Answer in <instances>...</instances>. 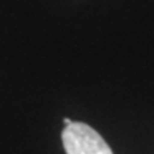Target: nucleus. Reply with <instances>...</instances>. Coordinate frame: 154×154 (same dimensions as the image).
Wrapping results in <instances>:
<instances>
[{
	"instance_id": "obj_1",
	"label": "nucleus",
	"mask_w": 154,
	"mask_h": 154,
	"mask_svg": "<svg viewBox=\"0 0 154 154\" xmlns=\"http://www.w3.org/2000/svg\"><path fill=\"white\" fill-rule=\"evenodd\" d=\"M61 140L66 154H113L106 140L85 123L72 121L65 126Z\"/></svg>"
},
{
	"instance_id": "obj_2",
	"label": "nucleus",
	"mask_w": 154,
	"mask_h": 154,
	"mask_svg": "<svg viewBox=\"0 0 154 154\" xmlns=\"http://www.w3.org/2000/svg\"><path fill=\"white\" fill-rule=\"evenodd\" d=\"M63 121H65V126H69V124L72 123L71 120H69V118H65V120H63Z\"/></svg>"
}]
</instances>
